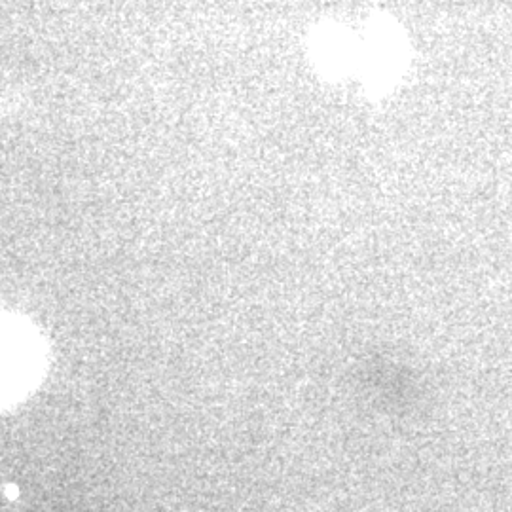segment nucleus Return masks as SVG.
<instances>
[{
    "label": "nucleus",
    "instance_id": "1",
    "mask_svg": "<svg viewBox=\"0 0 512 512\" xmlns=\"http://www.w3.org/2000/svg\"><path fill=\"white\" fill-rule=\"evenodd\" d=\"M33 370V349L29 340L12 327L0 325V397H10L27 384Z\"/></svg>",
    "mask_w": 512,
    "mask_h": 512
}]
</instances>
